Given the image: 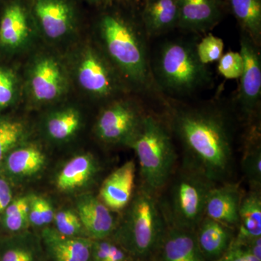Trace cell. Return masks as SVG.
Here are the masks:
<instances>
[{"instance_id":"6da1fadb","label":"cell","mask_w":261,"mask_h":261,"mask_svg":"<svg viewBox=\"0 0 261 261\" xmlns=\"http://www.w3.org/2000/svg\"><path fill=\"white\" fill-rule=\"evenodd\" d=\"M168 104L170 127L183 148V164L217 185L224 183L233 164V128L229 117L216 106Z\"/></svg>"},{"instance_id":"7a4b0ae2","label":"cell","mask_w":261,"mask_h":261,"mask_svg":"<svg viewBox=\"0 0 261 261\" xmlns=\"http://www.w3.org/2000/svg\"><path fill=\"white\" fill-rule=\"evenodd\" d=\"M100 49L128 87L148 92L154 87L144 29L123 17L107 14L99 24Z\"/></svg>"},{"instance_id":"3957f363","label":"cell","mask_w":261,"mask_h":261,"mask_svg":"<svg viewBox=\"0 0 261 261\" xmlns=\"http://www.w3.org/2000/svg\"><path fill=\"white\" fill-rule=\"evenodd\" d=\"M159 196L140 185L111 237L138 261L157 254L168 227Z\"/></svg>"},{"instance_id":"277c9868","label":"cell","mask_w":261,"mask_h":261,"mask_svg":"<svg viewBox=\"0 0 261 261\" xmlns=\"http://www.w3.org/2000/svg\"><path fill=\"white\" fill-rule=\"evenodd\" d=\"M197 44L188 39H175L161 45L150 63L154 86L161 92L184 97L210 85L212 75L199 60Z\"/></svg>"},{"instance_id":"5b68a950","label":"cell","mask_w":261,"mask_h":261,"mask_svg":"<svg viewBox=\"0 0 261 261\" xmlns=\"http://www.w3.org/2000/svg\"><path fill=\"white\" fill-rule=\"evenodd\" d=\"M126 146L138 159L142 186L160 195L176 170V149L170 130L153 115L145 113Z\"/></svg>"},{"instance_id":"8992f818","label":"cell","mask_w":261,"mask_h":261,"mask_svg":"<svg viewBox=\"0 0 261 261\" xmlns=\"http://www.w3.org/2000/svg\"><path fill=\"white\" fill-rule=\"evenodd\" d=\"M216 185L182 163L159 196L168 226L195 231L205 216L208 192Z\"/></svg>"},{"instance_id":"52a82bcc","label":"cell","mask_w":261,"mask_h":261,"mask_svg":"<svg viewBox=\"0 0 261 261\" xmlns=\"http://www.w3.org/2000/svg\"><path fill=\"white\" fill-rule=\"evenodd\" d=\"M76 63L77 82L91 97L110 102L128 87L100 48L87 46Z\"/></svg>"},{"instance_id":"ba28073f","label":"cell","mask_w":261,"mask_h":261,"mask_svg":"<svg viewBox=\"0 0 261 261\" xmlns=\"http://www.w3.org/2000/svg\"><path fill=\"white\" fill-rule=\"evenodd\" d=\"M137 101L130 99H113L99 113L96 121V135L107 145H127L145 116Z\"/></svg>"},{"instance_id":"9c48e42d","label":"cell","mask_w":261,"mask_h":261,"mask_svg":"<svg viewBox=\"0 0 261 261\" xmlns=\"http://www.w3.org/2000/svg\"><path fill=\"white\" fill-rule=\"evenodd\" d=\"M68 76L64 65L51 55H40L33 61L27 75L29 96L37 105L60 100L68 89Z\"/></svg>"},{"instance_id":"30bf717a","label":"cell","mask_w":261,"mask_h":261,"mask_svg":"<svg viewBox=\"0 0 261 261\" xmlns=\"http://www.w3.org/2000/svg\"><path fill=\"white\" fill-rule=\"evenodd\" d=\"M260 47L242 33L240 54L243 59V71L235 98L237 108L244 118L252 119L258 112L261 100V56Z\"/></svg>"},{"instance_id":"8fae6325","label":"cell","mask_w":261,"mask_h":261,"mask_svg":"<svg viewBox=\"0 0 261 261\" xmlns=\"http://www.w3.org/2000/svg\"><path fill=\"white\" fill-rule=\"evenodd\" d=\"M136 164L127 161L103 181L98 198L114 213L123 212L135 193Z\"/></svg>"},{"instance_id":"7c38bea8","label":"cell","mask_w":261,"mask_h":261,"mask_svg":"<svg viewBox=\"0 0 261 261\" xmlns=\"http://www.w3.org/2000/svg\"><path fill=\"white\" fill-rule=\"evenodd\" d=\"M76 213L89 238L93 240L111 238L118 221L112 211L98 197L86 194L77 199Z\"/></svg>"},{"instance_id":"4fadbf2b","label":"cell","mask_w":261,"mask_h":261,"mask_svg":"<svg viewBox=\"0 0 261 261\" xmlns=\"http://www.w3.org/2000/svg\"><path fill=\"white\" fill-rule=\"evenodd\" d=\"M243 195L238 184L224 182L215 185L206 199L205 216L237 229Z\"/></svg>"},{"instance_id":"5bb4252c","label":"cell","mask_w":261,"mask_h":261,"mask_svg":"<svg viewBox=\"0 0 261 261\" xmlns=\"http://www.w3.org/2000/svg\"><path fill=\"white\" fill-rule=\"evenodd\" d=\"M92 243L89 238L63 236L55 228H45L42 233L48 261H92Z\"/></svg>"},{"instance_id":"9a60e30c","label":"cell","mask_w":261,"mask_h":261,"mask_svg":"<svg viewBox=\"0 0 261 261\" xmlns=\"http://www.w3.org/2000/svg\"><path fill=\"white\" fill-rule=\"evenodd\" d=\"M178 28L187 32L211 30L222 17L221 0H178Z\"/></svg>"},{"instance_id":"2e32d148","label":"cell","mask_w":261,"mask_h":261,"mask_svg":"<svg viewBox=\"0 0 261 261\" xmlns=\"http://www.w3.org/2000/svg\"><path fill=\"white\" fill-rule=\"evenodd\" d=\"M34 13L43 34L50 40H61L73 29V12L64 0H36Z\"/></svg>"},{"instance_id":"e0dca14e","label":"cell","mask_w":261,"mask_h":261,"mask_svg":"<svg viewBox=\"0 0 261 261\" xmlns=\"http://www.w3.org/2000/svg\"><path fill=\"white\" fill-rule=\"evenodd\" d=\"M236 229L204 216L195 233L197 245L205 260L214 261L227 251Z\"/></svg>"},{"instance_id":"ac0fdd59","label":"cell","mask_w":261,"mask_h":261,"mask_svg":"<svg viewBox=\"0 0 261 261\" xmlns=\"http://www.w3.org/2000/svg\"><path fill=\"white\" fill-rule=\"evenodd\" d=\"M156 255L159 261H205L195 231L168 226Z\"/></svg>"},{"instance_id":"d6986e66","label":"cell","mask_w":261,"mask_h":261,"mask_svg":"<svg viewBox=\"0 0 261 261\" xmlns=\"http://www.w3.org/2000/svg\"><path fill=\"white\" fill-rule=\"evenodd\" d=\"M45 164L46 156L40 147L32 144H20L8 152L0 167L7 178L20 180L37 174Z\"/></svg>"},{"instance_id":"ffe728a7","label":"cell","mask_w":261,"mask_h":261,"mask_svg":"<svg viewBox=\"0 0 261 261\" xmlns=\"http://www.w3.org/2000/svg\"><path fill=\"white\" fill-rule=\"evenodd\" d=\"M142 18L147 37H159L178 28V0H146Z\"/></svg>"},{"instance_id":"44dd1931","label":"cell","mask_w":261,"mask_h":261,"mask_svg":"<svg viewBox=\"0 0 261 261\" xmlns=\"http://www.w3.org/2000/svg\"><path fill=\"white\" fill-rule=\"evenodd\" d=\"M99 170L95 159L89 153L78 154L62 168L56 178L60 191L73 192L87 186Z\"/></svg>"},{"instance_id":"7402d4cb","label":"cell","mask_w":261,"mask_h":261,"mask_svg":"<svg viewBox=\"0 0 261 261\" xmlns=\"http://www.w3.org/2000/svg\"><path fill=\"white\" fill-rule=\"evenodd\" d=\"M231 245H243L261 238L260 190L244 193L239 211V224Z\"/></svg>"},{"instance_id":"603a6c76","label":"cell","mask_w":261,"mask_h":261,"mask_svg":"<svg viewBox=\"0 0 261 261\" xmlns=\"http://www.w3.org/2000/svg\"><path fill=\"white\" fill-rule=\"evenodd\" d=\"M30 36L25 10L18 4L9 5L0 22V44L11 50L20 49L28 43Z\"/></svg>"},{"instance_id":"cb8c5ba5","label":"cell","mask_w":261,"mask_h":261,"mask_svg":"<svg viewBox=\"0 0 261 261\" xmlns=\"http://www.w3.org/2000/svg\"><path fill=\"white\" fill-rule=\"evenodd\" d=\"M25 232L10 235L0 241V261H44L39 239Z\"/></svg>"},{"instance_id":"d4e9b609","label":"cell","mask_w":261,"mask_h":261,"mask_svg":"<svg viewBox=\"0 0 261 261\" xmlns=\"http://www.w3.org/2000/svg\"><path fill=\"white\" fill-rule=\"evenodd\" d=\"M235 18L247 35L260 47L261 44V0H229Z\"/></svg>"},{"instance_id":"484cf974","label":"cell","mask_w":261,"mask_h":261,"mask_svg":"<svg viewBox=\"0 0 261 261\" xmlns=\"http://www.w3.org/2000/svg\"><path fill=\"white\" fill-rule=\"evenodd\" d=\"M82 115L74 108L66 107L51 113L45 123L49 139L55 142H65L74 137L82 126Z\"/></svg>"},{"instance_id":"4316f807","label":"cell","mask_w":261,"mask_h":261,"mask_svg":"<svg viewBox=\"0 0 261 261\" xmlns=\"http://www.w3.org/2000/svg\"><path fill=\"white\" fill-rule=\"evenodd\" d=\"M245 144L242 166L251 189L260 190L261 145L257 132H251Z\"/></svg>"},{"instance_id":"83f0119b","label":"cell","mask_w":261,"mask_h":261,"mask_svg":"<svg viewBox=\"0 0 261 261\" xmlns=\"http://www.w3.org/2000/svg\"><path fill=\"white\" fill-rule=\"evenodd\" d=\"M3 226L10 235L25 231L29 226V196L13 199L2 215Z\"/></svg>"},{"instance_id":"f1b7e54d","label":"cell","mask_w":261,"mask_h":261,"mask_svg":"<svg viewBox=\"0 0 261 261\" xmlns=\"http://www.w3.org/2000/svg\"><path fill=\"white\" fill-rule=\"evenodd\" d=\"M25 133L20 122L0 120V166L8 152L22 143Z\"/></svg>"},{"instance_id":"f546056e","label":"cell","mask_w":261,"mask_h":261,"mask_svg":"<svg viewBox=\"0 0 261 261\" xmlns=\"http://www.w3.org/2000/svg\"><path fill=\"white\" fill-rule=\"evenodd\" d=\"M92 261H138L111 238L93 240Z\"/></svg>"},{"instance_id":"4dcf8cb0","label":"cell","mask_w":261,"mask_h":261,"mask_svg":"<svg viewBox=\"0 0 261 261\" xmlns=\"http://www.w3.org/2000/svg\"><path fill=\"white\" fill-rule=\"evenodd\" d=\"M54 209L50 202L37 195L29 196V224L37 227L47 226L54 220Z\"/></svg>"},{"instance_id":"1f68e13d","label":"cell","mask_w":261,"mask_h":261,"mask_svg":"<svg viewBox=\"0 0 261 261\" xmlns=\"http://www.w3.org/2000/svg\"><path fill=\"white\" fill-rule=\"evenodd\" d=\"M53 221L56 226L55 229L63 236L88 238L76 211L70 209L59 211L55 214Z\"/></svg>"},{"instance_id":"d6a6232c","label":"cell","mask_w":261,"mask_h":261,"mask_svg":"<svg viewBox=\"0 0 261 261\" xmlns=\"http://www.w3.org/2000/svg\"><path fill=\"white\" fill-rule=\"evenodd\" d=\"M19 82L13 70L0 68V111L13 105L18 97Z\"/></svg>"},{"instance_id":"836d02e7","label":"cell","mask_w":261,"mask_h":261,"mask_svg":"<svg viewBox=\"0 0 261 261\" xmlns=\"http://www.w3.org/2000/svg\"><path fill=\"white\" fill-rule=\"evenodd\" d=\"M224 48L223 39L212 34L205 36L196 46L199 60L205 65L219 61L223 56Z\"/></svg>"},{"instance_id":"e575fe53","label":"cell","mask_w":261,"mask_h":261,"mask_svg":"<svg viewBox=\"0 0 261 261\" xmlns=\"http://www.w3.org/2000/svg\"><path fill=\"white\" fill-rule=\"evenodd\" d=\"M243 59L240 53L229 51L219 60L218 70L226 80L240 78L243 71Z\"/></svg>"},{"instance_id":"d590c367","label":"cell","mask_w":261,"mask_h":261,"mask_svg":"<svg viewBox=\"0 0 261 261\" xmlns=\"http://www.w3.org/2000/svg\"><path fill=\"white\" fill-rule=\"evenodd\" d=\"M214 261H261L254 256L243 246L230 245L227 251L219 259Z\"/></svg>"},{"instance_id":"8d00e7d4","label":"cell","mask_w":261,"mask_h":261,"mask_svg":"<svg viewBox=\"0 0 261 261\" xmlns=\"http://www.w3.org/2000/svg\"><path fill=\"white\" fill-rule=\"evenodd\" d=\"M13 200V191L9 181L4 176H0V216Z\"/></svg>"},{"instance_id":"74e56055","label":"cell","mask_w":261,"mask_h":261,"mask_svg":"<svg viewBox=\"0 0 261 261\" xmlns=\"http://www.w3.org/2000/svg\"><path fill=\"white\" fill-rule=\"evenodd\" d=\"M128 1L138 2L139 0H128Z\"/></svg>"},{"instance_id":"f35d334b","label":"cell","mask_w":261,"mask_h":261,"mask_svg":"<svg viewBox=\"0 0 261 261\" xmlns=\"http://www.w3.org/2000/svg\"><path fill=\"white\" fill-rule=\"evenodd\" d=\"M94 1L99 2V1H102V0H94Z\"/></svg>"}]
</instances>
